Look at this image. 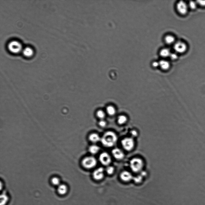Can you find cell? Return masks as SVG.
Instances as JSON below:
<instances>
[{
  "mask_svg": "<svg viewBox=\"0 0 205 205\" xmlns=\"http://www.w3.org/2000/svg\"><path fill=\"white\" fill-rule=\"evenodd\" d=\"M120 178L123 181L129 182L133 179L132 174L127 171H124L121 173Z\"/></svg>",
  "mask_w": 205,
  "mask_h": 205,
  "instance_id": "11",
  "label": "cell"
},
{
  "mask_svg": "<svg viewBox=\"0 0 205 205\" xmlns=\"http://www.w3.org/2000/svg\"><path fill=\"white\" fill-rule=\"evenodd\" d=\"M99 160L102 164L108 166L111 163V159L110 155L107 152H104L100 154L99 157Z\"/></svg>",
  "mask_w": 205,
  "mask_h": 205,
  "instance_id": "8",
  "label": "cell"
},
{
  "mask_svg": "<svg viewBox=\"0 0 205 205\" xmlns=\"http://www.w3.org/2000/svg\"><path fill=\"white\" fill-rule=\"evenodd\" d=\"M188 4L189 9L192 10L196 9L198 6L196 1H191Z\"/></svg>",
  "mask_w": 205,
  "mask_h": 205,
  "instance_id": "24",
  "label": "cell"
},
{
  "mask_svg": "<svg viewBox=\"0 0 205 205\" xmlns=\"http://www.w3.org/2000/svg\"><path fill=\"white\" fill-rule=\"evenodd\" d=\"M51 182L52 185L57 187L61 184L60 179L57 177H53L51 179Z\"/></svg>",
  "mask_w": 205,
  "mask_h": 205,
  "instance_id": "23",
  "label": "cell"
},
{
  "mask_svg": "<svg viewBox=\"0 0 205 205\" xmlns=\"http://www.w3.org/2000/svg\"><path fill=\"white\" fill-rule=\"evenodd\" d=\"M0 199V205H6L9 201V197L5 192H3L1 195Z\"/></svg>",
  "mask_w": 205,
  "mask_h": 205,
  "instance_id": "12",
  "label": "cell"
},
{
  "mask_svg": "<svg viewBox=\"0 0 205 205\" xmlns=\"http://www.w3.org/2000/svg\"><path fill=\"white\" fill-rule=\"evenodd\" d=\"M134 181L136 183H140L142 181V178L141 176H138L134 178H133Z\"/></svg>",
  "mask_w": 205,
  "mask_h": 205,
  "instance_id": "29",
  "label": "cell"
},
{
  "mask_svg": "<svg viewBox=\"0 0 205 205\" xmlns=\"http://www.w3.org/2000/svg\"><path fill=\"white\" fill-rule=\"evenodd\" d=\"M8 48L9 50L11 52L17 53L21 50L22 46L19 42L14 41L9 43Z\"/></svg>",
  "mask_w": 205,
  "mask_h": 205,
  "instance_id": "7",
  "label": "cell"
},
{
  "mask_svg": "<svg viewBox=\"0 0 205 205\" xmlns=\"http://www.w3.org/2000/svg\"><path fill=\"white\" fill-rule=\"evenodd\" d=\"M114 167L113 166H108L106 169V172L108 175H111L114 173L115 172Z\"/></svg>",
  "mask_w": 205,
  "mask_h": 205,
  "instance_id": "25",
  "label": "cell"
},
{
  "mask_svg": "<svg viewBox=\"0 0 205 205\" xmlns=\"http://www.w3.org/2000/svg\"><path fill=\"white\" fill-rule=\"evenodd\" d=\"M106 111L107 114L110 116H113L116 113V109L113 105H110L107 107Z\"/></svg>",
  "mask_w": 205,
  "mask_h": 205,
  "instance_id": "17",
  "label": "cell"
},
{
  "mask_svg": "<svg viewBox=\"0 0 205 205\" xmlns=\"http://www.w3.org/2000/svg\"><path fill=\"white\" fill-rule=\"evenodd\" d=\"M98 125L101 127L104 128L106 127L107 123L104 120H101L99 121L98 123Z\"/></svg>",
  "mask_w": 205,
  "mask_h": 205,
  "instance_id": "26",
  "label": "cell"
},
{
  "mask_svg": "<svg viewBox=\"0 0 205 205\" xmlns=\"http://www.w3.org/2000/svg\"><path fill=\"white\" fill-rule=\"evenodd\" d=\"M159 62V67L161 70L166 71L169 69L170 65L168 61L165 60H161Z\"/></svg>",
  "mask_w": 205,
  "mask_h": 205,
  "instance_id": "14",
  "label": "cell"
},
{
  "mask_svg": "<svg viewBox=\"0 0 205 205\" xmlns=\"http://www.w3.org/2000/svg\"><path fill=\"white\" fill-rule=\"evenodd\" d=\"M127 117L125 115H120L117 117V122L121 125H124L127 122Z\"/></svg>",
  "mask_w": 205,
  "mask_h": 205,
  "instance_id": "18",
  "label": "cell"
},
{
  "mask_svg": "<svg viewBox=\"0 0 205 205\" xmlns=\"http://www.w3.org/2000/svg\"><path fill=\"white\" fill-rule=\"evenodd\" d=\"M68 191L67 186L64 184H61L58 187L57 191L58 194L61 195L66 194Z\"/></svg>",
  "mask_w": 205,
  "mask_h": 205,
  "instance_id": "13",
  "label": "cell"
},
{
  "mask_svg": "<svg viewBox=\"0 0 205 205\" xmlns=\"http://www.w3.org/2000/svg\"><path fill=\"white\" fill-rule=\"evenodd\" d=\"M165 41L167 44L172 45L175 44V39L174 37L171 35L166 36L165 38Z\"/></svg>",
  "mask_w": 205,
  "mask_h": 205,
  "instance_id": "20",
  "label": "cell"
},
{
  "mask_svg": "<svg viewBox=\"0 0 205 205\" xmlns=\"http://www.w3.org/2000/svg\"><path fill=\"white\" fill-rule=\"evenodd\" d=\"M196 2L198 6L202 7H205V1H197Z\"/></svg>",
  "mask_w": 205,
  "mask_h": 205,
  "instance_id": "28",
  "label": "cell"
},
{
  "mask_svg": "<svg viewBox=\"0 0 205 205\" xmlns=\"http://www.w3.org/2000/svg\"><path fill=\"white\" fill-rule=\"evenodd\" d=\"M82 163L84 168L89 169L93 168L96 165L97 161L94 157L88 156L83 159Z\"/></svg>",
  "mask_w": 205,
  "mask_h": 205,
  "instance_id": "3",
  "label": "cell"
},
{
  "mask_svg": "<svg viewBox=\"0 0 205 205\" xmlns=\"http://www.w3.org/2000/svg\"><path fill=\"white\" fill-rule=\"evenodd\" d=\"M96 117L100 120H104L106 116V114L105 112L102 110H99L96 112Z\"/></svg>",
  "mask_w": 205,
  "mask_h": 205,
  "instance_id": "22",
  "label": "cell"
},
{
  "mask_svg": "<svg viewBox=\"0 0 205 205\" xmlns=\"http://www.w3.org/2000/svg\"><path fill=\"white\" fill-rule=\"evenodd\" d=\"M104 169L102 167H100L95 170L93 172V178L97 181L102 180L104 176Z\"/></svg>",
  "mask_w": 205,
  "mask_h": 205,
  "instance_id": "9",
  "label": "cell"
},
{
  "mask_svg": "<svg viewBox=\"0 0 205 205\" xmlns=\"http://www.w3.org/2000/svg\"><path fill=\"white\" fill-rule=\"evenodd\" d=\"M121 144L125 150L128 151L132 150L135 146L133 139L131 138H126L121 141Z\"/></svg>",
  "mask_w": 205,
  "mask_h": 205,
  "instance_id": "4",
  "label": "cell"
},
{
  "mask_svg": "<svg viewBox=\"0 0 205 205\" xmlns=\"http://www.w3.org/2000/svg\"><path fill=\"white\" fill-rule=\"evenodd\" d=\"M89 151L92 154H95L98 153L100 150V147L95 145H91L89 148Z\"/></svg>",
  "mask_w": 205,
  "mask_h": 205,
  "instance_id": "19",
  "label": "cell"
},
{
  "mask_svg": "<svg viewBox=\"0 0 205 205\" xmlns=\"http://www.w3.org/2000/svg\"><path fill=\"white\" fill-rule=\"evenodd\" d=\"M169 57L172 60H176L178 58V56L176 53H171Z\"/></svg>",
  "mask_w": 205,
  "mask_h": 205,
  "instance_id": "27",
  "label": "cell"
},
{
  "mask_svg": "<svg viewBox=\"0 0 205 205\" xmlns=\"http://www.w3.org/2000/svg\"><path fill=\"white\" fill-rule=\"evenodd\" d=\"M118 139L117 135L114 132L109 131L105 132L101 138V141L105 147H111L116 144Z\"/></svg>",
  "mask_w": 205,
  "mask_h": 205,
  "instance_id": "1",
  "label": "cell"
},
{
  "mask_svg": "<svg viewBox=\"0 0 205 205\" xmlns=\"http://www.w3.org/2000/svg\"><path fill=\"white\" fill-rule=\"evenodd\" d=\"M171 53L170 50L168 48H163L160 52V55L164 58L169 57Z\"/></svg>",
  "mask_w": 205,
  "mask_h": 205,
  "instance_id": "16",
  "label": "cell"
},
{
  "mask_svg": "<svg viewBox=\"0 0 205 205\" xmlns=\"http://www.w3.org/2000/svg\"><path fill=\"white\" fill-rule=\"evenodd\" d=\"M176 8L178 13L182 15L187 14L189 9L188 4L183 1H180L177 3Z\"/></svg>",
  "mask_w": 205,
  "mask_h": 205,
  "instance_id": "5",
  "label": "cell"
},
{
  "mask_svg": "<svg viewBox=\"0 0 205 205\" xmlns=\"http://www.w3.org/2000/svg\"><path fill=\"white\" fill-rule=\"evenodd\" d=\"M152 66L154 68H157L159 66V62L157 61H154L152 64Z\"/></svg>",
  "mask_w": 205,
  "mask_h": 205,
  "instance_id": "30",
  "label": "cell"
},
{
  "mask_svg": "<svg viewBox=\"0 0 205 205\" xmlns=\"http://www.w3.org/2000/svg\"><path fill=\"white\" fill-rule=\"evenodd\" d=\"M143 162L141 159L139 158H134L130 161V168L135 172H138L141 171L143 167Z\"/></svg>",
  "mask_w": 205,
  "mask_h": 205,
  "instance_id": "2",
  "label": "cell"
},
{
  "mask_svg": "<svg viewBox=\"0 0 205 205\" xmlns=\"http://www.w3.org/2000/svg\"><path fill=\"white\" fill-rule=\"evenodd\" d=\"M23 54L25 56L27 57L31 56L33 54V50L29 47L25 48L23 51Z\"/></svg>",
  "mask_w": 205,
  "mask_h": 205,
  "instance_id": "21",
  "label": "cell"
},
{
  "mask_svg": "<svg viewBox=\"0 0 205 205\" xmlns=\"http://www.w3.org/2000/svg\"><path fill=\"white\" fill-rule=\"evenodd\" d=\"M112 153L114 157L117 160H121L125 157V154L119 148H115L113 149Z\"/></svg>",
  "mask_w": 205,
  "mask_h": 205,
  "instance_id": "10",
  "label": "cell"
},
{
  "mask_svg": "<svg viewBox=\"0 0 205 205\" xmlns=\"http://www.w3.org/2000/svg\"><path fill=\"white\" fill-rule=\"evenodd\" d=\"M131 133L132 135L134 136H136L137 134V132L135 130H133L131 132Z\"/></svg>",
  "mask_w": 205,
  "mask_h": 205,
  "instance_id": "31",
  "label": "cell"
},
{
  "mask_svg": "<svg viewBox=\"0 0 205 205\" xmlns=\"http://www.w3.org/2000/svg\"><path fill=\"white\" fill-rule=\"evenodd\" d=\"M89 140L92 142L96 143L101 141V138L99 135L96 133H92L90 135L89 137Z\"/></svg>",
  "mask_w": 205,
  "mask_h": 205,
  "instance_id": "15",
  "label": "cell"
},
{
  "mask_svg": "<svg viewBox=\"0 0 205 205\" xmlns=\"http://www.w3.org/2000/svg\"><path fill=\"white\" fill-rule=\"evenodd\" d=\"M174 49L177 53L183 54L187 51L188 46L185 42L180 41L175 43Z\"/></svg>",
  "mask_w": 205,
  "mask_h": 205,
  "instance_id": "6",
  "label": "cell"
}]
</instances>
